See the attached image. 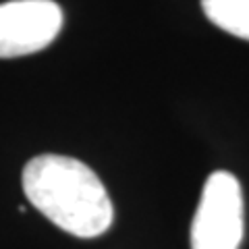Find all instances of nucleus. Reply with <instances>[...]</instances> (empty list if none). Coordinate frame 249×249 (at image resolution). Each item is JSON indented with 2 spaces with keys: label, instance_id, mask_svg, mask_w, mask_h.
<instances>
[{
  "label": "nucleus",
  "instance_id": "obj_2",
  "mask_svg": "<svg viewBox=\"0 0 249 249\" xmlns=\"http://www.w3.org/2000/svg\"><path fill=\"white\" fill-rule=\"evenodd\" d=\"M243 191L235 175L208 177L191 224V249H239L243 241Z\"/></svg>",
  "mask_w": 249,
  "mask_h": 249
},
{
  "label": "nucleus",
  "instance_id": "obj_4",
  "mask_svg": "<svg viewBox=\"0 0 249 249\" xmlns=\"http://www.w3.org/2000/svg\"><path fill=\"white\" fill-rule=\"evenodd\" d=\"M201 9L216 27L249 42V0H201Z\"/></svg>",
  "mask_w": 249,
  "mask_h": 249
},
{
  "label": "nucleus",
  "instance_id": "obj_1",
  "mask_svg": "<svg viewBox=\"0 0 249 249\" xmlns=\"http://www.w3.org/2000/svg\"><path fill=\"white\" fill-rule=\"evenodd\" d=\"M21 183L31 206L69 235L93 239L110 229L112 201L104 183L81 160L36 156L23 168Z\"/></svg>",
  "mask_w": 249,
  "mask_h": 249
},
{
  "label": "nucleus",
  "instance_id": "obj_3",
  "mask_svg": "<svg viewBox=\"0 0 249 249\" xmlns=\"http://www.w3.org/2000/svg\"><path fill=\"white\" fill-rule=\"evenodd\" d=\"M62 9L54 0H11L0 4V58L44 50L62 29Z\"/></svg>",
  "mask_w": 249,
  "mask_h": 249
}]
</instances>
